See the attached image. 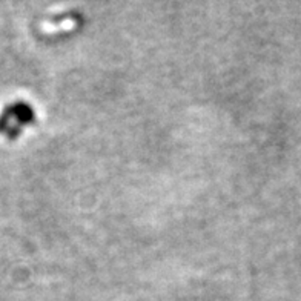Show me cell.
I'll return each mask as SVG.
<instances>
[{
	"instance_id": "1",
	"label": "cell",
	"mask_w": 301,
	"mask_h": 301,
	"mask_svg": "<svg viewBox=\"0 0 301 301\" xmlns=\"http://www.w3.org/2000/svg\"><path fill=\"white\" fill-rule=\"evenodd\" d=\"M34 120V111L29 105L17 102L8 106L0 116V132L8 134V137H15L22 128Z\"/></svg>"
}]
</instances>
